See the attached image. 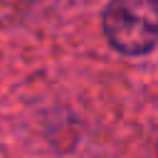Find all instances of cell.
Segmentation results:
<instances>
[{"mask_svg":"<svg viewBox=\"0 0 158 158\" xmlns=\"http://www.w3.org/2000/svg\"><path fill=\"white\" fill-rule=\"evenodd\" d=\"M156 0H111L104 10V35L123 54H146L156 44Z\"/></svg>","mask_w":158,"mask_h":158,"instance_id":"1","label":"cell"}]
</instances>
